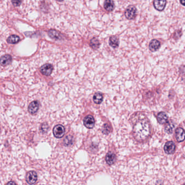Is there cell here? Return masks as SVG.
I'll list each match as a JSON object with an SVG mask.
<instances>
[{"label":"cell","instance_id":"obj_16","mask_svg":"<svg viewBox=\"0 0 185 185\" xmlns=\"http://www.w3.org/2000/svg\"><path fill=\"white\" fill-rule=\"evenodd\" d=\"M110 45L113 48H117L119 45V40L117 37L115 36H113L110 38Z\"/></svg>","mask_w":185,"mask_h":185},{"label":"cell","instance_id":"obj_11","mask_svg":"<svg viewBox=\"0 0 185 185\" xmlns=\"http://www.w3.org/2000/svg\"><path fill=\"white\" fill-rule=\"evenodd\" d=\"M160 47V42L155 39L151 40L149 46L150 50L152 52H155L156 50H157Z\"/></svg>","mask_w":185,"mask_h":185},{"label":"cell","instance_id":"obj_5","mask_svg":"<svg viewBox=\"0 0 185 185\" xmlns=\"http://www.w3.org/2000/svg\"><path fill=\"white\" fill-rule=\"evenodd\" d=\"M95 121L94 118L91 115H88L84 118V124L88 129H92L95 126Z\"/></svg>","mask_w":185,"mask_h":185},{"label":"cell","instance_id":"obj_6","mask_svg":"<svg viewBox=\"0 0 185 185\" xmlns=\"http://www.w3.org/2000/svg\"><path fill=\"white\" fill-rule=\"evenodd\" d=\"M53 71V66L51 64H46L40 68V71L45 76H48L52 73Z\"/></svg>","mask_w":185,"mask_h":185},{"label":"cell","instance_id":"obj_4","mask_svg":"<svg viewBox=\"0 0 185 185\" xmlns=\"http://www.w3.org/2000/svg\"><path fill=\"white\" fill-rule=\"evenodd\" d=\"M136 8L134 6H130L127 8L125 12V16L128 19H133L136 15Z\"/></svg>","mask_w":185,"mask_h":185},{"label":"cell","instance_id":"obj_7","mask_svg":"<svg viewBox=\"0 0 185 185\" xmlns=\"http://www.w3.org/2000/svg\"><path fill=\"white\" fill-rule=\"evenodd\" d=\"M164 150L166 154H172L175 151V145L172 141H169L164 145Z\"/></svg>","mask_w":185,"mask_h":185},{"label":"cell","instance_id":"obj_25","mask_svg":"<svg viewBox=\"0 0 185 185\" xmlns=\"http://www.w3.org/2000/svg\"><path fill=\"white\" fill-rule=\"evenodd\" d=\"M12 2L14 6L17 7L21 4L22 0H12Z\"/></svg>","mask_w":185,"mask_h":185},{"label":"cell","instance_id":"obj_8","mask_svg":"<svg viewBox=\"0 0 185 185\" xmlns=\"http://www.w3.org/2000/svg\"><path fill=\"white\" fill-rule=\"evenodd\" d=\"M175 137L178 142H182L185 140V131L182 128H177L176 129Z\"/></svg>","mask_w":185,"mask_h":185},{"label":"cell","instance_id":"obj_17","mask_svg":"<svg viewBox=\"0 0 185 185\" xmlns=\"http://www.w3.org/2000/svg\"><path fill=\"white\" fill-rule=\"evenodd\" d=\"M93 101L97 104H99L102 102L103 100V96L101 93H96L93 97Z\"/></svg>","mask_w":185,"mask_h":185},{"label":"cell","instance_id":"obj_27","mask_svg":"<svg viewBox=\"0 0 185 185\" xmlns=\"http://www.w3.org/2000/svg\"><path fill=\"white\" fill-rule=\"evenodd\" d=\"M57 1H63V0H57Z\"/></svg>","mask_w":185,"mask_h":185},{"label":"cell","instance_id":"obj_15","mask_svg":"<svg viewBox=\"0 0 185 185\" xmlns=\"http://www.w3.org/2000/svg\"><path fill=\"white\" fill-rule=\"evenodd\" d=\"M104 7L107 11L111 12L113 10L115 7L114 2L112 0H105Z\"/></svg>","mask_w":185,"mask_h":185},{"label":"cell","instance_id":"obj_10","mask_svg":"<svg viewBox=\"0 0 185 185\" xmlns=\"http://www.w3.org/2000/svg\"><path fill=\"white\" fill-rule=\"evenodd\" d=\"M166 2V0H154V6L156 9L159 11H162L165 8Z\"/></svg>","mask_w":185,"mask_h":185},{"label":"cell","instance_id":"obj_19","mask_svg":"<svg viewBox=\"0 0 185 185\" xmlns=\"http://www.w3.org/2000/svg\"><path fill=\"white\" fill-rule=\"evenodd\" d=\"M48 35L50 37V38H52V39H59L61 38V36H60V34L58 32L55 30H50L49 32H48Z\"/></svg>","mask_w":185,"mask_h":185},{"label":"cell","instance_id":"obj_14","mask_svg":"<svg viewBox=\"0 0 185 185\" xmlns=\"http://www.w3.org/2000/svg\"><path fill=\"white\" fill-rule=\"evenodd\" d=\"M12 57L10 55H3L1 58V64L2 66H7L11 63Z\"/></svg>","mask_w":185,"mask_h":185},{"label":"cell","instance_id":"obj_13","mask_svg":"<svg viewBox=\"0 0 185 185\" xmlns=\"http://www.w3.org/2000/svg\"><path fill=\"white\" fill-rule=\"evenodd\" d=\"M157 118L158 122H159L160 124H162L166 123L168 121L167 115V114L164 113V112H161L158 114L157 116Z\"/></svg>","mask_w":185,"mask_h":185},{"label":"cell","instance_id":"obj_26","mask_svg":"<svg viewBox=\"0 0 185 185\" xmlns=\"http://www.w3.org/2000/svg\"><path fill=\"white\" fill-rule=\"evenodd\" d=\"M180 3L182 5L185 6V0H180Z\"/></svg>","mask_w":185,"mask_h":185},{"label":"cell","instance_id":"obj_21","mask_svg":"<svg viewBox=\"0 0 185 185\" xmlns=\"http://www.w3.org/2000/svg\"><path fill=\"white\" fill-rule=\"evenodd\" d=\"M99 42L96 38H93L90 41V46L93 49H97L99 46Z\"/></svg>","mask_w":185,"mask_h":185},{"label":"cell","instance_id":"obj_2","mask_svg":"<svg viewBox=\"0 0 185 185\" xmlns=\"http://www.w3.org/2000/svg\"><path fill=\"white\" fill-rule=\"evenodd\" d=\"M53 134L55 135V137L57 138H61L63 137L64 135L65 134V128L62 125L58 124L55 126L53 128Z\"/></svg>","mask_w":185,"mask_h":185},{"label":"cell","instance_id":"obj_24","mask_svg":"<svg viewBox=\"0 0 185 185\" xmlns=\"http://www.w3.org/2000/svg\"><path fill=\"white\" fill-rule=\"evenodd\" d=\"M48 126H47V124H43L41 128V131L43 133H46L48 130Z\"/></svg>","mask_w":185,"mask_h":185},{"label":"cell","instance_id":"obj_20","mask_svg":"<svg viewBox=\"0 0 185 185\" xmlns=\"http://www.w3.org/2000/svg\"><path fill=\"white\" fill-rule=\"evenodd\" d=\"M20 41V38L17 35H11L7 39V42L9 43H17V42H19Z\"/></svg>","mask_w":185,"mask_h":185},{"label":"cell","instance_id":"obj_23","mask_svg":"<svg viewBox=\"0 0 185 185\" xmlns=\"http://www.w3.org/2000/svg\"><path fill=\"white\" fill-rule=\"evenodd\" d=\"M111 130V128L107 124H105L104 125V126H103V129H102V131L104 134H107L108 133H109Z\"/></svg>","mask_w":185,"mask_h":185},{"label":"cell","instance_id":"obj_22","mask_svg":"<svg viewBox=\"0 0 185 185\" xmlns=\"http://www.w3.org/2000/svg\"><path fill=\"white\" fill-rule=\"evenodd\" d=\"M73 137L71 135H68L64 139V144L66 146H70L73 143Z\"/></svg>","mask_w":185,"mask_h":185},{"label":"cell","instance_id":"obj_1","mask_svg":"<svg viewBox=\"0 0 185 185\" xmlns=\"http://www.w3.org/2000/svg\"><path fill=\"white\" fill-rule=\"evenodd\" d=\"M135 136L138 139H144L150 134V126L146 120H141L136 123L134 127Z\"/></svg>","mask_w":185,"mask_h":185},{"label":"cell","instance_id":"obj_12","mask_svg":"<svg viewBox=\"0 0 185 185\" xmlns=\"http://www.w3.org/2000/svg\"><path fill=\"white\" fill-rule=\"evenodd\" d=\"M105 160L108 164L111 165L114 164V162L116 161V155L114 153L111 152H109L106 155Z\"/></svg>","mask_w":185,"mask_h":185},{"label":"cell","instance_id":"obj_9","mask_svg":"<svg viewBox=\"0 0 185 185\" xmlns=\"http://www.w3.org/2000/svg\"><path fill=\"white\" fill-rule=\"evenodd\" d=\"M39 108V103L38 101H33L28 106V111L32 115L36 114Z\"/></svg>","mask_w":185,"mask_h":185},{"label":"cell","instance_id":"obj_18","mask_svg":"<svg viewBox=\"0 0 185 185\" xmlns=\"http://www.w3.org/2000/svg\"><path fill=\"white\" fill-rule=\"evenodd\" d=\"M174 127H175L174 123H173L172 121L168 122V123L166 124V126H165V131L167 133L170 134L172 133Z\"/></svg>","mask_w":185,"mask_h":185},{"label":"cell","instance_id":"obj_3","mask_svg":"<svg viewBox=\"0 0 185 185\" xmlns=\"http://www.w3.org/2000/svg\"><path fill=\"white\" fill-rule=\"evenodd\" d=\"M38 179V175L34 171H30L26 175V181L30 185H32L36 182Z\"/></svg>","mask_w":185,"mask_h":185}]
</instances>
